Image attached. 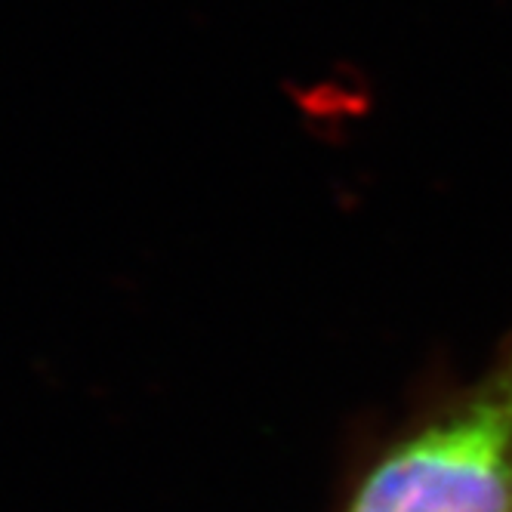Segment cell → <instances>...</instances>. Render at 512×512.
I'll return each instance as SVG.
<instances>
[{
  "mask_svg": "<svg viewBox=\"0 0 512 512\" xmlns=\"http://www.w3.org/2000/svg\"><path fill=\"white\" fill-rule=\"evenodd\" d=\"M349 512H512V346L457 408L371 469Z\"/></svg>",
  "mask_w": 512,
  "mask_h": 512,
  "instance_id": "cell-1",
  "label": "cell"
}]
</instances>
